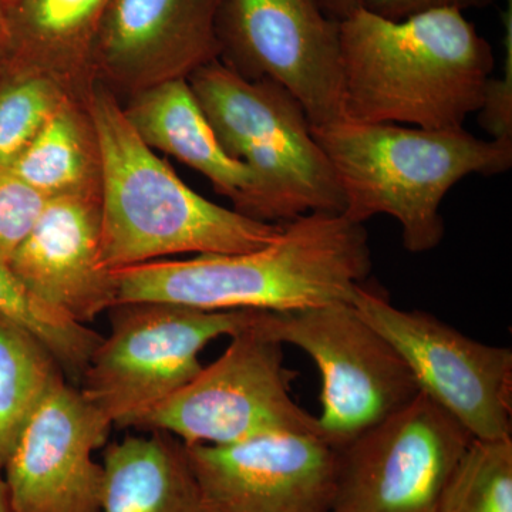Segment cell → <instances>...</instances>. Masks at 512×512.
Here are the masks:
<instances>
[{
    "label": "cell",
    "instance_id": "cell-1",
    "mask_svg": "<svg viewBox=\"0 0 512 512\" xmlns=\"http://www.w3.org/2000/svg\"><path fill=\"white\" fill-rule=\"evenodd\" d=\"M372 272L369 235L342 214L312 212L282 225L271 244L113 271L117 303L201 311L288 312L350 302Z\"/></svg>",
    "mask_w": 512,
    "mask_h": 512
},
{
    "label": "cell",
    "instance_id": "cell-2",
    "mask_svg": "<svg viewBox=\"0 0 512 512\" xmlns=\"http://www.w3.org/2000/svg\"><path fill=\"white\" fill-rule=\"evenodd\" d=\"M346 119L443 130L483 107L490 43L456 9L400 20L359 8L340 20Z\"/></svg>",
    "mask_w": 512,
    "mask_h": 512
},
{
    "label": "cell",
    "instance_id": "cell-3",
    "mask_svg": "<svg viewBox=\"0 0 512 512\" xmlns=\"http://www.w3.org/2000/svg\"><path fill=\"white\" fill-rule=\"evenodd\" d=\"M89 116L101 183V268L119 271L170 255L241 254L281 234L284 224L252 220L191 190L103 87L90 93Z\"/></svg>",
    "mask_w": 512,
    "mask_h": 512
},
{
    "label": "cell",
    "instance_id": "cell-4",
    "mask_svg": "<svg viewBox=\"0 0 512 512\" xmlns=\"http://www.w3.org/2000/svg\"><path fill=\"white\" fill-rule=\"evenodd\" d=\"M345 198L343 217L365 224L375 215L396 218L403 247L423 254L444 237L441 202L471 174L507 173L512 141L481 140L460 128L427 130L349 119L311 127Z\"/></svg>",
    "mask_w": 512,
    "mask_h": 512
},
{
    "label": "cell",
    "instance_id": "cell-5",
    "mask_svg": "<svg viewBox=\"0 0 512 512\" xmlns=\"http://www.w3.org/2000/svg\"><path fill=\"white\" fill-rule=\"evenodd\" d=\"M225 153L261 187L259 220L285 224L312 212L342 214L345 198L299 101L271 80H248L220 60L188 77Z\"/></svg>",
    "mask_w": 512,
    "mask_h": 512
},
{
    "label": "cell",
    "instance_id": "cell-6",
    "mask_svg": "<svg viewBox=\"0 0 512 512\" xmlns=\"http://www.w3.org/2000/svg\"><path fill=\"white\" fill-rule=\"evenodd\" d=\"M264 311H201L157 302L117 303L111 330L84 370L80 392L119 429H136L190 383L212 340L254 325Z\"/></svg>",
    "mask_w": 512,
    "mask_h": 512
},
{
    "label": "cell",
    "instance_id": "cell-7",
    "mask_svg": "<svg viewBox=\"0 0 512 512\" xmlns=\"http://www.w3.org/2000/svg\"><path fill=\"white\" fill-rule=\"evenodd\" d=\"M296 376L285 366L284 345L266 335L256 320L232 335L221 357L154 407L136 429L165 431L187 446L319 434L316 416L292 399Z\"/></svg>",
    "mask_w": 512,
    "mask_h": 512
},
{
    "label": "cell",
    "instance_id": "cell-8",
    "mask_svg": "<svg viewBox=\"0 0 512 512\" xmlns=\"http://www.w3.org/2000/svg\"><path fill=\"white\" fill-rule=\"evenodd\" d=\"M258 326L303 350L322 379L320 439L340 450L402 410L419 394L396 349L350 302L262 312Z\"/></svg>",
    "mask_w": 512,
    "mask_h": 512
},
{
    "label": "cell",
    "instance_id": "cell-9",
    "mask_svg": "<svg viewBox=\"0 0 512 512\" xmlns=\"http://www.w3.org/2000/svg\"><path fill=\"white\" fill-rule=\"evenodd\" d=\"M350 303L396 349L419 392L474 437H512V352L485 345L423 311H403L357 285Z\"/></svg>",
    "mask_w": 512,
    "mask_h": 512
},
{
    "label": "cell",
    "instance_id": "cell-10",
    "mask_svg": "<svg viewBox=\"0 0 512 512\" xmlns=\"http://www.w3.org/2000/svg\"><path fill=\"white\" fill-rule=\"evenodd\" d=\"M217 33L224 64L284 87L311 127L346 119L340 20L319 0H222Z\"/></svg>",
    "mask_w": 512,
    "mask_h": 512
},
{
    "label": "cell",
    "instance_id": "cell-11",
    "mask_svg": "<svg viewBox=\"0 0 512 512\" xmlns=\"http://www.w3.org/2000/svg\"><path fill=\"white\" fill-rule=\"evenodd\" d=\"M473 436L424 394L338 450L330 512H439Z\"/></svg>",
    "mask_w": 512,
    "mask_h": 512
},
{
    "label": "cell",
    "instance_id": "cell-12",
    "mask_svg": "<svg viewBox=\"0 0 512 512\" xmlns=\"http://www.w3.org/2000/svg\"><path fill=\"white\" fill-rule=\"evenodd\" d=\"M111 421L79 389L57 384L32 414L3 464L12 512H101Z\"/></svg>",
    "mask_w": 512,
    "mask_h": 512
},
{
    "label": "cell",
    "instance_id": "cell-13",
    "mask_svg": "<svg viewBox=\"0 0 512 512\" xmlns=\"http://www.w3.org/2000/svg\"><path fill=\"white\" fill-rule=\"evenodd\" d=\"M204 512H330L338 450L319 434L185 444Z\"/></svg>",
    "mask_w": 512,
    "mask_h": 512
},
{
    "label": "cell",
    "instance_id": "cell-14",
    "mask_svg": "<svg viewBox=\"0 0 512 512\" xmlns=\"http://www.w3.org/2000/svg\"><path fill=\"white\" fill-rule=\"evenodd\" d=\"M222 0H110L89 62L134 93L217 60Z\"/></svg>",
    "mask_w": 512,
    "mask_h": 512
},
{
    "label": "cell",
    "instance_id": "cell-15",
    "mask_svg": "<svg viewBox=\"0 0 512 512\" xmlns=\"http://www.w3.org/2000/svg\"><path fill=\"white\" fill-rule=\"evenodd\" d=\"M100 222L89 192L49 198L9 261L33 296L82 325L117 305L114 274L99 262Z\"/></svg>",
    "mask_w": 512,
    "mask_h": 512
},
{
    "label": "cell",
    "instance_id": "cell-16",
    "mask_svg": "<svg viewBox=\"0 0 512 512\" xmlns=\"http://www.w3.org/2000/svg\"><path fill=\"white\" fill-rule=\"evenodd\" d=\"M124 114L151 150L190 165L234 201L235 211L261 221L258 178L248 165L225 153L187 79L168 80L134 93Z\"/></svg>",
    "mask_w": 512,
    "mask_h": 512
},
{
    "label": "cell",
    "instance_id": "cell-17",
    "mask_svg": "<svg viewBox=\"0 0 512 512\" xmlns=\"http://www.w3.org/2000/svg\"><path fill=\"white\" fill-rule=\"evenodd\" d=\"M150 433L106 447L101 512H204L183 441Z\"/></svg>",
    "mask_w": 512,
    "mask_h": 512
},
{
    "label": "cell",
    "instance_id": "cell-18",
    "mask_svg": "<svg viewBox=\"0 0 512 512\" xmlns=\"http://www.w3.org/2000/svg\"><path fill=\"white\" fill-rule=\"evenodd\" d=\"M110 0H13L8 6L13 59L55 72L89 62Z\"/></svg>",
    "mask_w": 512,
    "mask_h": 512
},
{
    "label": "cell",
    "instance_id": "cell-19",
    "mask_svg": "<svg viewBox=\"0 0 512 512\" xmlns=\"http://www.w3.org/2000/svg\"><path fill=\"white\" fill-rule=\"evenodd\" d=\"M66 380L45 343L15 320L0 315V466L47 394Z\"/></svg>",
    "mask_w": 512,
    "mask_h": 512
},
{
    "label": "cell",
    "instance_id": "cell-20",
    "mask_svg": "<svg viewBox=\"0 0 512 512\" xmlns=\"http://www.w3.org/2000/svg\"><path fill=\"white\" fill-rule=\"evenodd\" d=\"M10 168L47 198L89 192L92 157L82 123L69 100L60 103Z\"/></svg>",
    "mask_w": 512,
    "mask_h": 512
},
{
    "label": "cell",
    "instance_id": "cell-21",
    "mask_svg": "<svg viewBox=\"0 0 512 512\" xmlns=\"http://www.w3.org/2000/svg\"><path fill=\"white\" fill-rule=\"evenodd\" d=\"M0 315L15 320L53 353L66 375L82 379L90 357L103 339L99 333L39 301L0 259Z\"/></svg>",
    "mask_w": 512,
    "mask_h": 512
},
{
    "label": "cell",
    "instance_id": "cell-22",
    "mask_svg": "<svg viewBox=\"0 0 512 512\" xmlns=\"http://www.w3.org/2000/svg\"><path fill=\"white\" fill-rule=\"evenodd\" d=\"M439 512H512V437H473L447 478Z\"/></svg>",
    "mask_w": 512,
    "mask_h": 512
},
{
    "label": "cell",
    "instance_id": "cell-23",
    "mask_svg": "<svg viewBox=\"0 0 512 512\" xmlns=\"http://www.w3.org/2000/svg\"><path fill=\"white\" fill-rule=\"evenodd\" d=\"M50 76L30 69L0 87V167L15 164L66 99Z\"/></svg>",
    "mask_w": 512,
    "mask_h": 512
},
{
    "label": "cell",
    "instance_id": "cell-24",
    "mask_svg": "<svg viewBox=\"0 0 512 512\" xmlns=\"http://www.w3.org/2000/svg\"><path fill=\"white\" fill-rule=\"evenodd\" d=\"M49 198L13 173L12 168L0 167V259L10 261Z\"/></svg>",
    "mask_w": 512,
    "mask_h": 512
},
{
    "label": "cell",
    "instance_id": "cell-25",
    "mask_svg": "<svg viewBox=\"0 0 512 512\" xmlns=\"http://www.w3.org/2000/svg\"><path fill=\"white\" fill-rule=\"evenodd\" d=\"M504 22V69L500 79L488 80L484 103L478 116L480 126L494 140L512 141V0L503 15Z\"/></svg>",
    "mask_w": 512,
    "mask_h": 512
},
{
    "label": "cell",
    "instance_id": "cell-26",
    "mask_svg": "<svg viewBox=\"0 0 512 512\" xmlns=\"http://www.w3.org/2000/svg\"><path fill=\"white\" fill-rule=\"evenodd\" d=\"M497 0H360V8L390 20H400L430 10L485 9Z\"/></svg>",
    "mask_w": 512,
    "mask_h": 512
},
{
    "label": "cell",
    "instance_id": "cell-27",
    "mask_svg": "<svg viewBox=\"0 0 512 512\" xmlns=\"http://www.w3.org/2000/svg\"><path fill=\"white\" fill-rule=\"evenodd\" d=\"M13 59L12 33H10L8 5L0 0V64Z\"/></svg>",
    "mask_w": 512,
    "mask_h": 512
},
{
    "label": "cell",
    "instance_id": "cell-28",
    "mask_svg": "<svg viewBox=\"0 0 512 512\" xmlns=\"http://www.w3.org/2000/svg\"><path fill=\"white\" fill-rule=\"evenodd\" d=\"M332 18L343 20L360 8V0H319Z\"/></svg>",
    "mask_w": 512,
    "mask_h": 512
},
{
    "label": "cell",
    "instance_id": "cell-29",
    "mask_svg": "<svg viewBox=\"0 0 512 512\" xmlns=\"http://www.w3.org/2000/svg\"><path fill=\"white\" fill-rule=\"evenodd\" d=\"M0 512H12L9 507L8 493H6L5 480H3L2 466H0Z\"/></svg>",
    "mask_w": 512,
    "mask_h": 512
},
{
    "label": "cell",
    "instance_id": "cell-30",
    "mask_svg": "<svg viewBox=\"0 0 512 512\" xmlns=\"http://www.w3.org/2000/svg\"><path fill=\"white\" fill-rule=\"evenodd\" d=\"M12 2H13V0H5V3H6V5H8V6H9V5H10V3H12Z\"/></svg>",
    "mask_w": 512,
    "mask_h": 512
}]
</instances>
